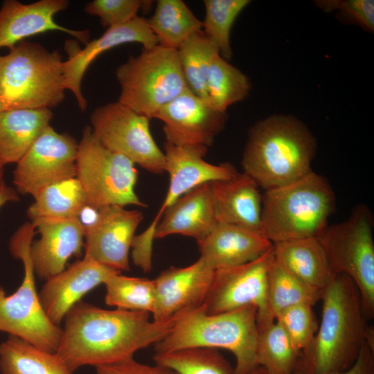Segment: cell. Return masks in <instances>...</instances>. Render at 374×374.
<instances>
[{"label":"cell","mask_w":374,"mask_h":374,"mask_svg":"<svg viewBox=\"0 0 374 374\" xmlns=\"http://www.w3.org/2000/svg\"><path fill=\"white\" fill-rule=\"evenodd\" d=\"M138 175L133 162L103 145L90 126L84 127L78 146L76 177L89 206L96 209L114 205L146 206L135 191Z\"/></svg>","instance_id":"9"},{"label":"cell","mask_w":374,"mask_h":374,"mask_svg":"<svg viewBox=\"0 0 374 374\" xmlns=\"http://www.w3.org/2000/svg\"><path fill=\"white\" fill-rule=\"evenodd\" d=\"M33 197L34 202L27 210L31 221L40 218L79 217L88 206L86 193L76 177L50 184Z\"/></svg>","instance_id":"28"},{"label":"cell","mask_w":374,"mask_h":374,"mask_svg":"<svg viewBox=\"0 0 374 374\" xmlns=\"http://www.w3.org/2000/svg\"><path fill=\"white\" fill-rule=\"evenodd\" d=\"M215 220L262 233V195L259 186L244 172L211 182Z\"/></svg>","instance_id":"23"},{"label":"cell","mask_w":374,"mask_h":374,"mask_svg":"<svg viewBox=\"0 0 374 374\" xmlns=\"http://www.w3.org/2000/svg\"><path fill=\"white\" fill-rule=\"evenodd\" d=\"M19 197L16 191L5 184L0 187V208L8 202H16Z\"/></svg>","instance_id":"42"},{"label":"cell","mask_w":374,"mask_h":374,"mask_svg":"<svg viewBox=\"0 0 374 374\" xmlns=\"http://www.w3.org/2000/svg\"><path fill=\"white\" fill-rule=\"evenodd\" d=\"M335 274L348 276L360 295L364 316L374 317V241L371 216L359 206L343 222L317 236Z\"/></svg>","instance_id":"10"},{"label":"cell","mask_w":374,"mask_h":374,"mask_svg":"<svg viewBox=\"0 0 374 374\" xmlns=\"http://www.w3.org/2000/svg\"><path fill=\"white\" fill-rule=\"evenodd\" d=\"M0 56V103L3 109H50L65 97L63 61L57 51L21 41Z\"/></svg>","instance_id":"6"},{"label":"cell","mask_w":374,"mask_h":374,"mask_svg":"<svg viewBox=\"0 0 374 374\" xmlns=\"http://www.w3.org/2000/svg\"><path fill=\"white\" fill-rule=\"evenodd\" d=\"M276 262L309 285L322 291L337 274L317 237L273 243Z\"/></svg>","instance_id":"25"},{"label":"cell","mask_w":374,"mask_h":374,"mask_svg":"<svg viewBox=\"0 0 374 374\" xmlns=\"http://www.w3.org/2000/svg\"><path fill=\"white\" fill-rule=\"evenodd\" d=\"M1 374H73L56 354L13 335L0 344Z\"/></svg>","instance_id":"27"},{"label":"cell","mask_w":374,"mask_h":374,"mask_svg":"<svg viewBox=\"0 0 374 374\" xmlns=\"http://www.w3.org/2000/svg\"><path fill=\"white\" fill-rule=\"evenodd\" d=\"M36 233L32 222H25L10 240L11 254L23 263L24 277L19 287L12 294L6 295L0 285V331L55 353L62 328L48 318L37 292L35 274L30 255Z\"/></svg>","instance_id":"7"},{"label":"cell","mask_w":374,"mask_h":374,"mask_svg":"<svg viewBox=\"0 0 374 374\" xmlns=\"http://www.w3.org/2000/svg\"><path fill=\"white\" fill-rule=\"evenodd\" d=\"M257 340L254 305L208 314L204 303L182 314L171 331L154 347L155 353L193 347L227 350L235 359L233 374H247L258 366Z\"/></svg>","instance_id":"4"},{"label":"cell","mask_w":374,"mask_h":374,"mask_svg":"<svg viewBox=\"0 0 374 374\" xmlns=\"http://www.w3.org/2000/svg\"><path fill=\"white\" fill-rule=\"evenodd\" d=\"M96 368V374H177L173 370L157 364L150 365L139 362L134 358Z\"/></svg>","instance_id":"40"},{"label":"cell","mask_w":374,"mask_h":374,"mask_svg":"<svg viewBox=\"0 0 374 374\" xmlns=\"http://www.w3.org/2000/svg\"><path fill=\"white\" fill-rule=\"evenodd\" d=\"M4 165L0 161V187L5 183L3 181Z\"/></svg>","instance_id":"43"},{"label":"cell","mask_w":374,"mask_h":374,"mask_svg":"<svg viewBox=\"0 0 374 374\" xmlns=\"http://www.w3.org/2000/svg\"><path fill=\"white\" fill-rule=\"evenodd\" d=\"M211 182L199 186L176 199L164 211L154 233V238L180 234L205 238L216 224Z\"/></svg>","instance_id":"24"},{"label":"cell","mask_w":374,"mask_h":374,"mask_svg":"<svg viewBox=\"0 0 374 374\" xmlns=\"http://www.w3.org/2000/svg\"><path fill=\"white\" fill-rule=\"evenodd\" d=\"M207 150L204 146H179L165 142V172L169 176V185L157 215L145 231L146 233L154 235L165 210L185 193L202 184L230 179L238 175L231 163L206 161L204 157Z\"/></svg>","instance_id":"16"},{"label":"cell","mask_w":374,"mask_h":374,"mask_svg":"<svg viewBox=\"0 0 374 374\" xmlns=\"http://www.w3.org/2000/svg\"><path fill=\"white\" fill-rule=\"evenodd\" d=\"M147 22L159 45L177 49L192 35L202 31V21L181 0H158Z\"/></svg>","instance_id":"29"},{"label":"cell","mask_w":374,"mask_h":374,"mask_svg":"<svg viewBox=\"0 0 374 374\" xmlns=\"http://www.w3.org/2000/svg\"><path fill=\"white\" fill-rule=\"evenodd\" d=\"M181 314L157 322L147 312L106 310L80 301L65 316L55 353L72 373L119 363L163 339Z\"/></svg>","instance_id":"1"},{"label":"cell","mask_w":374,"mask_h":374,"mask_svg":"<svg viewBox=\"0 0 374 374\" xmlns=\"http://www.w3.org/2000/svg\"><path fill=\"white\" fill-rule=\"evenodd\" d=\"M320 324L301 353V374H333L350 368L366 344L368 325L359 292L345 274H337L321 292Z\"/></svg>","instance_id":"2"},{"label":"cell","mask_w":374,"mask_h":374,"mask_svg":"<svg viewBox=\"0 0 374 374\" xmlns=\"http://www.w3.org/2000/svg\"><path fill=\"white\" fill-rule=\"evenodd\" d=\"M197 242L200 258L214 270L253 261L273 246L261 233L217 222L205 238Z\"/></svg>","instance_id":"22"},{"label":"cell","mask_w":374,"mask_h":374,"mask_svg":"<svg viewBox=\"0 0 374 374\" xmlns=\"http://www.w3.org/2000/svg\"><path fill=\"white\" fill-rule=\"evenodd\" d=\"M118 102L150 119L187 88L177 50L159 44L130 56L116 70Z\"/></svg>","instance_id":"8"},{"label":"cell","mask_w":374,"mask_h":374,"mask_svg":"<svg viewBox=\"0 0 374 374\" xmlns=\"http://www.w3.org/2000/svg\"><path fill=\"white\" fill-rule=\"evenodd\" d=\"M335 196L327 179L313 171L262 195L263 235L272 243L317 237L328 226Z\"/></svg>","instance_id":"5"},{"label":"cell","mask_w":374,"mask_h":374,"mask_svg":"<svg viewBox=\"0 0 374 374\" xmlns=\"http://www.w3.org/2000/svg\"><path fill=\"white\" fill-rule=\"evenodd\" d=\"M150 120L118 101L96 108L90 116L91 130L103 145L159 175L165 172V155L151 134Z\"/></svg>","instance_id":"11"},{"label":"cell","mask_w":374,"mask_h":374,"mask_svg":"<svg viewBox=\"0 0 374 374\" xmlns=\"http://www.w3.org/2000/svg\"><path fill=\"white\" fill-rule=\"evenodd\" d=\"M31 222L40 235L30 248L34 271L46 280L64 271L71 256L82 254L85 227L79 217L40 218Z\"/></svg>","instance_id":"19"},{"label":"cell","mask_w":374,"mask_h":374,"mask_svg":"<svg viewBox=\"0 0 374 374\" xmlns=\"http://www.w3.org/2000/svg\"><path fill=\"white\" fill-rule=\"evenodd\" d=\"M313 305L300 304L292 306L275 317L287 332L294 347L301 353L312 343L318 329Z\"/></svg>","instance_id":"37"},{"label":"cell","mask_w":374,"mask_h":374,"mask_svg":"<svg viewBox=\"0 0 374 374\" xmlns=\"http://www.w3.org/2000/svg\"><path fill=\"white\" fill-rule=\"evenodd\" d=\"M118 271L84 257L46 280L39 293L48 318L57 326L81 299Z\"/></svg>","instance_id":"20"},{"label":"cell","mask_w":374,"mask_h":374,"mask_svg":"<svg viewBox=\"0 0 374 374\" xmlns=\"http://www.w3.org/2000/svg\"><path fill=\"white\" fill-rule=\"evenodd\" d=\"M333 374H374V350L365 344L350 368Z\"/></svg>","instance_id":"41"},{"label":"cell","mask_w":374,"mask_h":374,"mask_svg":"<svg viewBox=\"0 0 374 374\" xmlns=\"http://www.w3.org/2000/svg\"><path fill=\"white\" fill-rule=\"evenodd\" d=\"M3 110V107L2 105L0 103V112H1Z\"/></svg>","instance_id":"44"},{"label":"cell","mask_w":374,"mask_h":374,"mask_svg":"<svg viewBox=\"0 0 374 374\" xmlns=\"http://www.w3.org/2000/svg\"><path fill=\"white\" fill-rule=\"evenodd\" d=\"M249 0H204L205 17L202 32L217 46L220 55L226 60L232 57L230 35L240 12Z\"/></svg>","instance_id":"36"},{"label":"cell","mask_w":374,"mask_h":374,"mask_svg":"<svg viewBox=\"0 0 374 374\" xmlns=\"http://www.w3.org/2000/svg\"><path fill=\"white\" fill-rule=\"evenodd\" d=\"M50 109H11L0 112V161L17 163L49 125Z\"/></svg>","instance_id":"26"},{"label":"cell","mask_w":374,"mask_h":374,"mask_svg":"<svg viewBox=\"0 0 374 374\" xmlns=\"http://www.w3.org/2000/svg\"><path fill=\"white\" fill-rule=\"evenodd\" d=\"M163 123L166 142L179 146H211L223 130L226 113L188 88L154 116Z\"/></svg>","instance_id":"14"},{"label":"cell","mask_w":374,"mask_h":374,"mask_svg":"<svg viewBox=\"0 0 374 374\" xmlns=\"http://www.w3.org/2000/svg\"><path fill=\"white\" fill-rule=\"evenodd\" d=\"M177 50L188 88L208 101L207 76L212 61L220 54L217 46L200 31L190 36Z\"/></svg>","instance_id":"32"},{"label":"cell","mask_w":374,"mask_h":374,"mask_svg":"<svg viewBox=\"0 0 374 374\" xmlns=\"http://www.w3.org/2000/svg\"><path fill=\"white\" fill-rule=\"evenodd\" d=\"M321 292L299 279L274 258L267 275V301L274 320L277 314L292 306L314 305L321 300Z\"/></svg>","instance_id":"31"},{"label":"cell","mask_w":374,"mask_h":374,"mask_svg":"<svg viewBox=\"0 0 374 374\" xmlns=\"http://www.w3.org/2000/svg\"><path fill=\"white\" fill-rule=\"evenodd\" d=\"M273 246L257 259L235 267L217 269L204 302L208 314L246 305L257 308L258 328L274 321L267 305V275L274 260Z\"/></svg>","instance_id":"12"},{"label":"cell","mask_w":374,"mask_h":374,"mask_svg":"<svg viewBox=\"0 0 374 374\" xmlns=\"http://www.w3.org/2000/svg\"><path fill=\"white\" fill-rule=\"evenodd\" d=\"M155 364L177 374H233L234 368L217 349L187 348L167 353H155Z\"/></svg>","instance_id":"34"},{"label":"cell","mask_w":374,"mask_h":374,"mask_svg":"<svg viewBox=\"0 0 374 374\" xmlns=\"http://www.w3.org/2000/svg\"><path fill=\"white\" fill-rule=\"evenodd\" d=\"M104 285L105 301L107 305L152 314L155 305L153 280L127 276L116 272L112 274Z\"/></svg>","instance_id":"35"},{"label":"cell","mask_w":374,"mask_h":374,"mask_svg":"<svg viewBox=\"0 0 374 374\" xmlns=\"http://www.w3.org/2000/svg\"><path fill=\"white\" fill-rule=\"evenodd\" d=\"M325 12L336 11L339 19L357 25L365 30H374V1L373 0L317 1Z\"/></svg>","instance_id":"39"},{"label":"cell","mask_w":374,"mask_h":374,"mask_svg":"<svg viewBox=\"0 0 374 374\" xmlns=\"http://www.w3.org/2000/svg\"><path fill=\"white\" fill-rule=\"evenodd\" d=\"M251 87L249 79L242 71L220 54L214 57L206 81L208 102L213 108L226 113L229 106L248 96Z\"/></svg>","instance_id":"33"},{"label":"cell","mask_w":374,"mask_h":374,"mask_svg":"<svg viewBox=\"0 0 374 374\" xmlns=\"http://www.w3.org/2000/svg\"><path fill=\"white\" fill-rule=\"evenodd\" d=\"M150 1L142 0H94L84 6L86 13L98 16L104 27H114L127 24L138 17L137 13Z\"/></svg>","instance_id":"38"},{"label":"cell","mask_w":374,"mask_h":374,"mask_svg":"<svg viewBox=\"0 0 374 374\" xmlns=\"http://www.w3.org/2000/svg\"><path fill=\"white\" fill-rule=\"evenodd\" d=\"M78 143L50 125L17 163L13 183L21 194L34 196L42 188L76 177Z\"/></svg>","instance_id":"13"},{"label":"cell","mask_w":374,"mask_h":374,"mask_svg":"<svg viewBox=\"0 0 374 374\" xmlns=\"http://www.w3.org/2000/svg\"><path fill=\"white\" fill-rule=\"evenodd\" d=\"M314 137L299 120L272 116L249 131L241 165L243 172L265 190L293 183L312 170Z\"/></svg>","instance_id":"3"},{"label":"cell","mask_w":374,"mask_h":374,"mask_svg":"<svg viewBox=\"0 0 374 374\" xmlns=\"http://www.w3.org/2000/svg\"><path fill=\"white\" fill-rule=\"evenodd\" d=\"M68 6L66 0H40L28 4L5 1L0 9V48H10L24 38L53 30L67 33L86 44L89 30L69 29L54 20L55 14Z\"/></svg>","instance_id":"21"},{"label":"cell","mask_w":374,"mask_h":374,"mask_svg":"<svg viewBox=\"0 0 374 374\" xmlns=\"http://www.w3.org/2000/svg\"><path fill=\"white\" fill-rule=\"evenodd\" d=\"M215 271L199 258L184 267H171L153 280L155 305L153 321H166L203 305L212 285Z\"/></svg>","instance_id":"18"},{"label":"cell","mask_w":374,"mask_h":374,"mask_svg":"<svg viewBox=\"0 0 374 374\" xmlns=\"http://www.w3.org/2000/svg\"><path fill=\"white\" fill-rule=\"evenodd\" d=\"M143 219L141 211L121 206L99 209L96 221L85 226L84 256L118 271H129L130 249Z\"/></svg>","instance_id":"15"},{"label":"cell","mask_w":374,"mask_h":374,"mask_svg":"<svg viewBox=\"0 0 374 374\" xmlns=\"http://www.w3.org/2000/svg\"><path fill=\"white\" fill-rule=\"evenodd\" d=\"M301 353L282 326L274 321L258 328V366L271 374H293L299 369Z\"/></svg>","instance_id":"30"},{"label":"cell","mask_w":374,"mask_h":374,"mask_svg":"<svg viewBox=\"0 0 374 374\" xmlns=\"http://www.w3.org/2000/svg\"><path fill=\"white\" fill-rule=\"evenodd\" d=\"M133 42L141 44L143 49H149L159 44L147 19L137 17L123 25L107 28L101 36L87 42L82 48L76 40L66 42L64 49L68 58L63 61L64 87L73 93L82 111L87 107V102L82 93L81 84L89 66L105 51L123 44Z\"/></svg>","instance_id":"17"}]
</instances>
